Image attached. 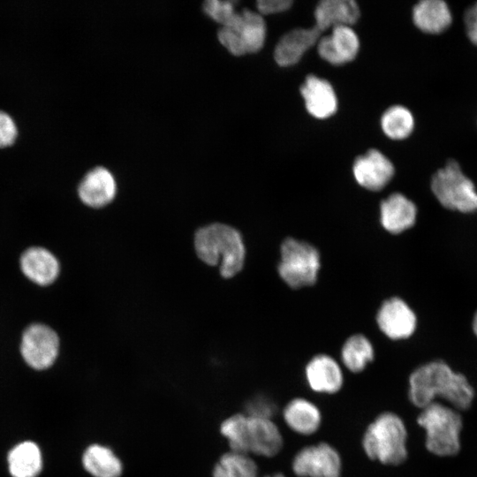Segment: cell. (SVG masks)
I'll list each match as a JSON object with an SVG mask.
<instances>
[{"label": "cell", "mask_w": 477, "mask_h": 477, "mask_svg": "<svg viewBox=\"0 0 477 477\" xmlns=\"http://www.w3.org/2000/svg\"><path fill=\"white\" fill-rule=\"evenodd\" d=\"M464 24L468 38L477 45V2L465 11Z\"/></svg>", "instance_id": "32"}, {"label": "cell", "mask_w": 477, "mask_h": 477, "mask_svg": "<svg viewBox=\"0 0 477 477\" xmlns=\"http://www.w3.org/2000/svg\"><path fill=\"white\" fill-rule=\"evenodd\" d=\"M374 348L363 335L350 337L343 345L341 358L345 367L353 372L362 371L374 359Z\"/></svg>", "instance_id": "26"}, {"label": "cell", "mask_w": 477, "mask_h": 477, "mask_svg": "<svg viewBox=\"0 0 477 477\" xmlns=\"http://www.w3.org/2000/svg\"><path fill=\"white\" fill-rule=\"evenodd\" d=\"M406 440L407 431L402 419L386 412L368 425L362 438V447L370 459L398 466L407 458Z\"/></svg>", "instance_id": "4"}, {"label": "cell", "mask_w": 477, "mask_h": 477, "mask_svg": "<svg viewBox=\"0 0 477 477\" xmlns=\"http://www.w3.org/2000/svg\"><path fill=\"white\" fill-rule=\"evenodd\" d=\"M292 468L299 477H340L342 460L334 447L319 443L301 449L294 456Z\"/></svg>", "instance_id": "10"}, {"label": "cell", "mask_w": 477, "mask_h": 477, "mask_svg": "<svg viewBox=\"0 0 477 477\" xmlns=\"http://www.w3.org/2000/svg\"><path fill=\"white\" fill-rule=\"evenodd\" d=\"M7 464L11 477H37L42 469V451L35 443L23 441L8 452Z\"/></svg>", "instance_id": "23"}, {"label": "cell", "mask_w": 477, "mask_h": 477, "mask_svg": "<svg viewBox=\"0 0 477 477\" xmlns=\"http://www.w3.org/2000/svg\"><path fill=\"white\" fill-rule=\"evenodd\" d=\"M408 397L421 409L442 398L456 410H466L473 400L474 390L464 375L454 372L444 361L435 360L411 374Z\"/></svg>", "instance_id": "1"}, {"label": "cell", "mask_w": 477, "mask_h": 477, "mask_svg": "<svg viewBox=\"0 0 477 477\" xmlns=\"http://www.w3.org/2000/svg\"><path fill=\"white\" fill-rule=\"evenodd\" d=\"M292 4L290 0H260L256 2L261 15H269L288 10Z\"/></svg>", "instance_id": "31"}, {"label": "cell", "mask_w": 477, "mask_h": 477, "mask_svg": "<svg viewBox=\"0 0 477 477\" xmlns=\"http://www.w3.org/2000/svg\"><path fill=\"white\" fill-rule=\"evenodd\" d=\"M381 127L390 139L404 140L413 131L414 117L405 106L394 105L383 112L381 117Z\"/></svg>", "instance_id": "27"}, {"label": "cell", "mask_w": 477, "mask_h": 477, "mask_svg": "<svg viewBox=\"0 0 477 477\" xmlns=\"http://www.w3.org/2000/svg\"><path fill=\"white\" fill-rule=\"evenodd\" d=\"M472 327H473V333L477 337V311L473 316Z\"/></svg>", "instance_id": "33"}, {"label": "cell", "mask_w": 477, "mask_h": 477, "mask_svg": "<svg viewBox=\"0 0 477 477\" xmlns=\"http://www.w3.org/2000/svg\"><path fill=\"white\" fill-rule=\"evenodd\" d=\"M265 477H285V476L279 473H275V474H272V475H268V476H265Z\"/></svg>", "instance_id": "34"}, {"label": "cell", "mask_w": 477, "mask_h": 477, "mask_svg": "<svg viewBox=\"0 0 477 477\" xmlns=\"http://www.w3.org/2000/svg\"><path fill=\"white\" fill-rule=\"evenodd\" d=\"M413 20L424 33L440 34L450 26L452 14L443 0H421L413 8Z\"/></svg>", "instance_id": "21"}, {"label": "cell", "mask_w": 477, "mask_h": 477, "mask_svg": "<svg viewBox=\"0 0 477 477\" xmlns=\"http://www.w3.org/2000/svg\"><path fill=\"white\" fill-rule=\"evenodd\" d=\"M18 134L17 126L12 117L0 110V147L11 145Z\"/></svg>", "instance_id": "30"}, {"label": "cell", "mask_w": 477, "mask_h": 477, "mask_svg": "<svg viewBox=\"0 0 477 477\" xmlns=\"http://www.w3.org/2000/svg\"><path fill=\"white\" fill-rule=\"evenodd\" d=\"M212 477H258V466L250 455L230 450L216 463Z\"/></svg>", "instance_id": "25"}, {"label": "cell", "mask_w": 477, "mask_h": 477, "mask_svg": "<svg viewBox=\"0 0 477 477\" xmlns=\"http://www.w3.org/2000/svg\"><path fill=\"white\" fill-rule=\"evenodd\" d=\"M305 375L310 389L318 393H337L344 382L339 365L326 354L311 359L305 368Z\"/></svg>", "instance_id": "18"}, {"label": "cell", "mask_w": 477, "mask_h": 477, "mask_svg": "<svg viewBox=\"0 0 477 477\" xmlns=\"http://www.w3.org/2000/svg\"><path fill=\"white\" fill-rule=\"evenodd\" d=\"M235 4L233 1L208 0L203 3L202 8L207 15L223 26L237 14Z\"/></svg>", "instance_id": "28"}, {"label": "cell", "mask_w": 477, "mask_h": 477, "mask_svg": "<svg viewBox=\"0 0 477 477\" xmlns=\"http://www.w3.org/2000/svg\"><path fill=\"white\" fill-rule=\"evenodd\" d=\"M431 191L442 206L450 210L471 213L477 210V192L473 182L462 171L458 162L450 160L431 178Z\"/></svg>", "instance_id": "6"}, {"label": "cell", "mask_w": 477, "mask_h": 477, "mask_svg": "<svg viewBox=\"0 0 477 477\" xmlns=\"http://www.w3.org/2000/svg\"><path fill=\"white\" fill-rule=\"evenodd\" d=\"M283 418L292 430L305 435L315 433L322 422L319 408L302 398H293L286 404Z\"/></svg>", "instance_id": "22"}, {"label": "cell", "mask_w": 477, "mask_h": 477, "mask_svg": "<svg viewBox=\"0 0 477 477\" xmlns=\"http://www.w3.org/2000/svg\"><path fill=\"white\" fill-rule=\"evenodd\" d=\"M417 422L425 429V445L429 452L440 457L458 453L463 422L456 409L435 402L422 409Z\"/></svg>", "instance_id": "5"}, {"label": "cell", "mask_w": 477, "mask_h": 477, "mask_svg": "<svg viewBox=\"0 0 477 477\" xmlns=\"http://www.w3.org/2000/svg\"><path fill=\"white\" fill-rule=\"evenodd\" d=\"M18 265L22 276L39 287L53 284L61 271L57 257L47 247L37 245L23 249Z\"/></svg>", "instance_id": "11"}, {"label": "cell", "mask_w": 477, "mask_h": 477, "mask_svg": "<svg viewBox=\"0 0 477 477\" xmlns=\"http://www.w3.org/2000/svg\"><path fill=\"white\" fill-rule=\"evenodd\" d=\"M380 329L390 339H405L411 337L417 325L413 309L398 297L385 300L376 316Z\"/></svg>", "instance_id": "12"}, {"label": "cell", "mask_w": 477, "mask_h": 477, "mask_svg": "<svg viewBox=\"0 0 477 477\" xmlns=\"http://www.w3.org/2000/svg\"><path fill=\"white\" fill-rule=\"evenodd\" d=\"M322 32L315 26L294 28L284 34L274 50L276 64L287 67L297 64L304 53L318 42Z\"/></svg>", "instance_id": "16"}, {"label": "cell", "mask_w": 477, "mask_h": 477, "mask_svg": "<svg viewBox=\"0 0 477 477\" xmlns=\"http://www.w3.org/2000/svg\"><path fill=\"white\" fill-rule=\"evenodd\" d=\"M307 110L313 117L324 119L336 113L337 98L331 84L315 75H308L300 87Z\"/></svg>", "instance_id": "17"}, {"label": "cell", "mask_w": 477, "mask_h": 477, "mask_svg": "<svg viewBox=\"0 0 477 477\" xmlns=\"http://www.w3.org/2000/svg\"><path fill=\"white\" fill-rule=\"evenodd\" d=\"M360 15L353 0H322L314 10L315 26L322 33L329 28L354 24Z\"/></svg>", "instance_id": "20"}, {"label": "cell", "mask_w": 477, "mask_h": 477, "mask_svg": "<svg viewBox=\"0 0 477 477\" xmlns=\"http://www.w3.org/2000/svg\"><path fill=\"white\" fill-rule=\"evenodd\" d=\"M217 37L221 44L234 56L255 53L264 45L266 24L259 12L245 9L221 26Z\"/></svg>", "instance_id": "7"}, {"label": "cell", "mask_w": 477, "mask_h": 477, "mask_svg": "<svg viewBox=\"0 0 477 477\" xmlns=\"http://www.w3.org/2000/svg\"><path fill=\"white\" fill-rule=\"evenodd\" d=\"M220 432L235 452L270 458L283 447L281 432L271 419L236 413L222 422Z\"/></svg>", "instance_id": "2"}, {"label": "cell", "mask_w": 477, "mask_h": 477, "mask_svg": "<svg viewBox=\"0 0 477 477\" xmlns=\"http://www.w3.org/2000/svg\"><path fill=\"white\" fill-rule=\"evenodd\" d=\"M417 208L406 196L394 193L380 204V220L382 227L390 233L398 234L415 223Z\"/></svg>", "instance_id": "19"}, {"label": "cell", "mask_w": 477, "mask_h": 477, "mask_svg": "<svg viewBox=\"0 0 477 477\" xmlns=\"http://www.w3.org/2000/svg\"><path fill=\"white\" fill-rule=\"evenodd\" d=\"M199 259L209 266L219 265L224 278L237 275L245 261V246L240 233L233 227L214 223L200 228L194 235Z\"/></svg>", "instance_id": "3"}, {"label": "cell", "mask_w": 477, "mask_h": 477, "mask_svg": "<svg viewBox=\"0 0 477 477\" xmlns=\"http://www.w3.org/2000/svg\"><path fill=\"white\" fill-rule=\"evenodd\" d=\"M320 254L312 245L295 238H286L281 246L278 272L292 288L310 286L316 282Z\"/></svg>", "instance_id": "8"}, {"label": "cell", "mask_w": 477, "mask_h": 477, "mask_svg": "<svg viewBox=\"0 0 477 477\" xmlns=\"http://www.w3.org/2000/svg\"><path fill=\"white\" fill-rule=\"evenodd\" d=\"M19 354L32 369L42 371L51 367L60 352V338L49 325L34 322L21 331L19 343Z\"/></svg>", "instance_id": "9"}, {"label": "cell", "mask_w": 477, "mask_h": 477, "mask_svg": "<svg viewBox=\"0 0 477 477\" xmlns=\"http://www.w3.org/2000/svg\"><path fill=\"white\" fill-rule=\"evenodd\" d=\"M353 176L360 186L369 191L384 188L394 176L392 162L377 149H369L355 160Z\"/></svg>", "instance_id": "13"}, {"label": "cell", "mask_w": 477, "mask_h": 477, "mask_svg": "<svg viewBox=\"0 0 477 477\" xmlns=\"http://www.w3.org/2000/svg\"><path fill=\"white\" fill-rule=\"evenodd\" d=\"M81 460L84 469L93 477H120L123 472L120 459L111 449L102 444L87 446Z\"/></svg>", "instance_id": "24"}, {"label": "cell", "mask_w": 477, "mask_h": 477, "mask_svg": "<svg viewBox=\"0 0 477 477\" xmlns=\"http://www.w3.org/2000/svg\"><path fill=\"white\" fill-rule=\"evenodd\" d=\"M359 49V37L349 26L333 27L329 35L321 37L317 42L320 57L334 65L344 64L353 60Z\"/></svg>", "instance_id": "14"}, {"label": "cell", "mask_w": 477, "mask_h": 477, "mask_svg": "<svg viewBox=\"0 0 477 477\" xmlns=\"http://www.w3.org/2000/svg\"><path fill=\"white\" fill-rule=\"evenodd\" d=\"M245 408L247 415L271 420L276 411L275 403L270 398L261 395L247 401Z\"/></svg>", "instance_id": "29"}, {"label": "cell", "mask_w": 477, "mask_h": 477, "mask_svg": "<svg viewBox=\"0 0 477 477\" xmlns=\"http://www.w3.org/2000/svg\"><path fill=\"white\" fill-rule=\"evenodd\" d=\"M117 194V182L105 167H95L82 178L78 186V195L87 206L100 208L110 204Z\"/></svg>", "instance_id": "15"}]
</instances>
